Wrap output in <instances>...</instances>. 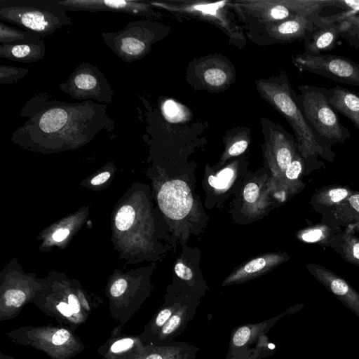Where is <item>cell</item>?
<instances>
[{
    "label": "cell",
    "mask_w": 359,
    "mask_h": 359,
    "mask_svg": "<svg viewBox=\"0 0 359 359\" xmlns=\"http://www.w3.org/2000/svg\"><path fill=\"white\" fill-rule=\"evenodd\" d=\"M20 116L27 120L13 133V138L18 140H87L103 130L114 128L106 104L91 100L63 102L48 93L36 94L27 100Z\"/></svg>",
    "instance_id": "1"
},
{
    "label": "cell",
    "mask_w": 359,
    "mask_h": 359,
    "mask_svg": "<svg viewBox=\"0 0 359 359\" xmlns=\"http://www.w3.org/2000/svg\"><path fill=\"white\" fill-rule=\"evenodd\" d=\"M260 96L275 108L289 123L296 136L298 150L304 158H314L318 154L331 156L320 144L315 133L305 118L286 74L256 81Z\"/></svg>",
    "instance_id": "2"
},
{
    "label": "cell",
    "mask_w": 359,
    "mask_h": 359,
    "mask_svg": "<svg viewBox=\"0 0 359 359\" xmlns=\"http://www.w3.org/2000/svg\"><path fill=\"white\" fill-rule=\"evenodd\" d=\"M0 20L43 37L73 23L57 0H0Z\"/></svg>",
    "instance_id": "3"
},
{
    "label": "cell",
    "mask_w": 359,
    "mask_h": 359,
    "mask_svg": "<svg viewBox=\"0 0 359 359\" xmlns=\"http://www.w3.org/2000/svg\"><path fill=\"white\" fill-rule=\"evenodd\" d=\"M298 104L315 133L320 145L330 154V147L336 143H343L350 137V133L343 126L337 112L329 102V90L312 85L298 86Z\"/></svg>",
    "instance_id": "4"
},
{
    "label": "cell",
    "mask_w": 359,
    "mask_h": 359,
    "mask_svg": "<svg viewBox=\"0 0 359 359\" xmlns=\"http://www.w3.org/2000/svg\"><path fill=\"white\" fill-rule=\"evenodd\" d=\"M6 335L14 343L42 351L50 359H72L85 349L75 332L61 325H25Z\"/></svg>",
    "instance_id": "5"
},
{
    "label": "cell",
    "mask_w": 359,
    "mask_h": 359,
    "mask_svg": "<svg viewBox=\"0 0 359 359\" xmlns=\"http://www.w3.org/2000/svg\"><path fill=\"white\" fill-rule=\"evenodd\" d=\"M167 27L149 19H141L127 23L118 32H102L106 46L123 62L130 63L144 58L152 45L163 39Z\"/></svg>",
    "instance_id": "6"
},
{
    "label": "cell",
    "mask_w": 359,
    "mask_h": 359,
    "mask_svg": "<svg viewBox=\"0 0 359 359\" xmlns=\"http://www.w3.org/2000/svg\"><path fill=\"white\" fill-rule=\"evenodd\" d=\"M153 8L165 10L181 17H189L211 23L221 29L232 43L241 46L245 38L241 28L233 20L229 8L230 0L210 2L207 1H147Z\"/></svg>",
    "instance_id": "7"
},
{
    "label": "cell",
    "mask_w": 359,
    "mask_h": 359,
    "mask_svg": "<svg viewBox=\"0 0 359 359\" xmlns=\"http://www.w3.org/2000/svg\"><path fill=\"white\" fill-rule=\"evenodd\" d=\"M303 306V304H298L269 320L235 327L231 331L226 359H262L273 355L275 347L270 344L267 332L280 318Z\"/></svg>",
    "instance_id": "8"
},
{
    "label": "cell",
    "mask_w": 359,
    "mask_h": 359,
    "mask_svg": "<svg viewBox=\"0 0 359 359\" xmlns=\"http://www.w3.org/2000/svg\"><path fill=\"white\" fill-rule=\"evenodd\" d=\"M62 92L78 100L93 99L106 104L112 102L114 93L107 78L97 66L82 62L65 82L59 84Z\"/></svg>",
    "instance_id": "9"
},
{
    "label": "cell",
    "mask_w": 359,
    "mask_h": 359,
    "mask_svg": "<svg viewBox=\"0 0 359 359\" xmlns=\"http://www.w3.org/2000/svg\"><path fill=\"white\" fill-rule=\"evenodd\" d=\"M292 61L300 70L321 75L341 83L359 86V64L348 58L304 51L293 56Z\"/></svg>",
    "instance_id": "10"
},
{
    "label": "cell",
    "mask_w": 359,
    "mask_h": 359,
    "mask_svg": "<svg viewBox=\"0 0 359 359\" xmlns=\"http://www.w3.org/2000/svg\"><path fill=\"white\" fill-rule=\"evenodd\" d=\"M265 132V156L273 175L284 174L296 154L297 140L280 125L269 121L263 123Z\"/></svg>",
    "instance_id": "11"
},
{
    "label": "cell",
    "mask_w": 359,
    "mask_h": 359,
    "mask_svg": "<svg viewBox=\"0 0 359 359\" xmlns=\"http://www.w3.org/2000/svg\"><path fill=\"white\" fill-rule=\"evenodd\" d=\"M67 11H111L148 18H159L162 14L154 10L147 0H57Z\"/></svg>",
    "instance_id": "12"
},
{
    "label": "cell",
    "mask_w": 359,
    "mask_h": 359,
    "mask_svg": "<svg viewBox=\"0 0 359 359\" xmlns=\"http://www.w3.org/2000/svg\"><path fill=\"white\" fill-rule=\"evenodd\" d=\"M230 6L243 20L250 18L263 25L294 15L281 0H236L230 1Z\"/></svg>",
    "instance_id": "13"
},
{
    "label": "cell",
    "mask_w": 359,
    "mask_h": 359,
    "mask_svg": "<svg viewBox=\"0 0 359 359\" xmlns=\"http://www.w3.org/2000/svg\"><path fill=\"white\" fill-rule=\"evenodd\" d=\"M351 16L340 22H328L320 15L316 17L313 29L304 37L305 51L318 54L334 48L339 36L349 29Z\"/></svg>",
    "instance_id": "14"
},
{
    "label": "cell",
    "mask_w": 359,
    "mask_h": 359,
    "mask_svg": "<svg viewBox=\"0 0 359 359\" xmlns=\"http://www.w3.org/2000/svg\"><path fill=\"white\" fill-rule=\"evenodd\" d=\"M162 212L172 219H181L188 215L193 205V196L189 186L182 180L165 182L158 194Z\"/></svg>",
    "instance_id": "15"
},
{
    "label": "cell",
    "mask_w": 359,
    "mask_h": 359,
    "mask_svg": "<svg viewBox=\"0 0 359 359\" xmlns=\"http://www.w3.org/2000/svg\"><path fill=\"white\" fill-rule=\"evenodd\" d=\"M199 297L187 294L174 313L148 344L168 345L174 342L194 319Z\"/></svg>",
    "instance_id": "16"
},
{
    "label": "cell",
    "mask_w": 359,
    "mask_h": 359,
    "mask_svg": "<svg viewBox=\"0 0 359 359\" xmlns=\"http://www.w3.org/2000/svg\"><path fill=\"white\" fill-rule=\"evenodd\" d=\"M194 74L205 88L217 91L232 83L234 72L226 60L214 56L200 60L194 66Z\"/></svg>",
    "instance_id": "17"
},
{
    "label": "cell",
    "mask_w": 359,
    "mask_h": 359,
    "mask_svg": "<svg viewBox=\"0 0 359 359\" xmlns=\"http://www.w3.org/2000/svg\"><path fill=\"white\" fill-rule=\"evenodd\" d=\"M123 326L118 325L109 338L97 348L101 359H135L144 348L140 336L122 334Z\"/></svg>",
    "instance_id": "18"
},
{
    "label": "cell",
    "mask_w": 359,
    "mask_h": 359,
    "mask_svg": "<svg viewBox=\"0 0 359 359\" xmlns=\"http://www.w3.org/2000/svg\"><path fill=\"white\" fill-rule=\"evenodd\" d=\"M311 274L359 318V293L342 278L316 264L307 266Z\"/></svg>",
    "instance_id": "19"
},
{
    "label": "cell",
    "mask_w": 359,
    "mask_h": 359,
    "mask_svg": "<svg viewBox=\"0 0 359 359\" xmlns=\"http://www.w3.org/2000/svg\"><path fill=\"white\" fill-rule=\"evenodd\" d=\"M315 18L294 15L289 19L264 25V33L276 43L304 39L307 32L313 29Z\"/></svg>",
    "instance_id": "20"
},
{
    "label": "cell",
    "mask_w": 359,
    "mask_h": 359,
    "mask_svg": "<svg viewBox=\"0 0 359 359\" xmlns=\"http://www.w3.org/2000/svg\"><path fill=\"white\" fill-rule=\"evenodd\" d=\"M284 259L281 255L268 253L257 257L231 273L222 283V286L241 283L269 271Z\"/></svg>",
    "instance_id": "21"
},
{
    "label": "cell",
    "mask_w": 359,
    "mask_h": 359,
    "mask_svg": "<svg viewBox=\"0 0 359 359\" xmlns=\"http://www.w3.org/2000/svg\"><path fill=\"white\" fill-rule=\"evenodd\" d=\"M199 348L183 341L168 345L146 344L135 359H195Z\"/></svg>",
    "instance_id": "22"
},
{
    "label": "cell",
    "mask_w": 359,
    "mask_h": 359,
    "mask_svg": "<svg viewBox=\"0 0 359 359\" xmlns=\"http://www.w3.org/2000/svg\"><path fill=\"white\" fill-rule=\"evenodd\" d=\"M45 55V39L35 43L0 44V57L13 61L36 62L43 60Z\"/></svg>",
    "instance_id": "23"
},
{
    "label": "cell",
    "mask_w": 359,
    "mask_h": 359,
    "mask_svg": "<svg viewBox=\"0 0 359 359\" xmlns=\"http://www.w3.org/2000/svg\"><path fill=\"white\" fill-rule=\"evenodd\" d=\"M328 90L331 106L349 118L359 130V95L339 86Z\"/></svg>",
    "instance_id": "24"
},
{
    "label": "cell",
    "mask_w": 359,
    "mask_h": 359,
    "mask_svg": "<svg viewBox=\"0 0 359 359\" xmlns=\"http://www.w3.org/2000/svg\"><path fill=\"white\" fill-rule=\"evenodd\" d=\"M187 294L173 295L165 298L164 304L156 312L139 335L144 344H148L152 338L170 319L175 310L182 304Z\"/></svg>",
    "instance_id": "25"
},
{
    "label": "cell",
    "mask_w": 359,
    "mask_h": 359,
    "mask_svg": "<svg viewBox=\"0 0 359 359\" xmlns=\"http://www.w3.org/2000/svg\"><path fill=\"white\" fill-rule=\"evenodd\" d=\"M294 15H300L310 18L319 15L323 9L327 6L344 8L345 1L339 0H281Z\"/></svg>",
    "instance_id": "26"
},
{
    "label": "cell",
    "mask_w": 359,
    "mask_h": 359,
    "mask_svg": "<svg viewBox=\"0 0 359 359\" xmlns=\"http://www.w3.org/2000/svg\"><path fill=\"white\" fill-rule=\"evenodd\" d=\"M45 39L40 34L0 22V44L35 43Z\"/></svg>",
    "instance_id": "27"
},
{
    "label": "cell",
    "mask_w": 359,
    "mask_h": 359,
    "mask_svg": "<svg viewBox=\"0 0 359 359\" xmlns=\"http://www.w3.org/2000/svg\"><path fill=\"white\" fill-rule=\"evenodd\" d=\"M236 133L231 135L228 141L225 152L222 156L223 159L232 156H236L243 154L249 144V135L248 130L244 128L235 130Z\"/></svg>",
    "instance_id": "28"
},
{
    "label": "cell",
    "mask_w": 359,
    "mask_h": 359,
    "mask_svg": "<svg viewBox=\"0 0 359 359\" xmlns=\"http://www.w3.org/2000/svg\"><path fill=\"white\" fill-rule=\"evenodd\" d=\"M349 195L350 191L346 188L333 187L316 194L313 198L316 204L329 206L341 202Z\"/></svg>",
    "instance_id": "29"
},
{
    "label": "cell",
    "mask_w": 359,
    "mask_h": 359,
    "mask_svg": "<svg viewBox=\"0 0 359 359\" xmlns=\"http://www.w3.org/2000/svg\"><path fill=\"white\" fill-rule=\"evenodd\" d=\"M339 249L341 256L347 262L359 266V240L351 236L346 235L342 238Z\"/></svg>",
    "instance_id": "30"
},
{
    "label": "cell",
    "mask_w": 359,
    "mask_h": 359,
    "mask_svg": "<svg viewBox=\"0 0 359 359\" xmlns=\"http://www.w3.org/2000/svg\"><path fill=\"white\" fill-rule=\"evenodd\" d=\"M28 73V69L1 65L0 83L2 85L15 83L23 79Z\"/></svg>",
    "instance_id": "31"
},
{
    "label": "cell",
    "mask_w": 359,
    "mask_h": 359,
    "mask_svg": "<svg viewBox=\"0 0 359 359\" xmlns=\"http://www.w3.org/2000/svg\"><path fill=\"white\" fill-rule=\"evenodd\" d=\"M162 111L165 118L170 122L187 119V112H184L183 106L172 100H168L163 104Z\"/></svg>",
    "instance_id": "32"
},
{
    "label": "cell",
    "mask_w": 359,
    "mask_h": 359,
    "mask_svg": "<svg viewBox=\"0 0 359 359\" xmlns=\"http://www.w3.org/2000/svg\"><path fill=\"white\" fill-rule=\"evenodd\" d=\"M135 210L130 205H123L118 211L115 224L119 231L128 230L133 224L135 219Z\"/></svg>",
    "instance_id": "33"
},
{
    "label": "cell",
    "mask_w": 359,
    "mask_h": 359,
    "mask_svg": "<svg viewBox=\"0 0 359 359\" xmlns=\"http://www.w3.org/2000/svg\"><path fill=\"white\" fill-rule=\"evenodd\" d=\"M234 171L231 168H225L215 176L210 175L208 178L210 185L217 189L226 188L233 179Z\"/></svg>",
    "instance_id": "34"
},
{
    "label": "cell",
    "mask_w": 359,
    "mask_h": 359,
    "mask_svg": "<svg viewBox=\"0 0 359 359\" xmlns=\"http://www.w3.org/2000/svg\"><path fill=\"white\" fill-rule=\"evenodd\" d=\"M300 154L298 151L283 174L287 180H296L302 171L303 160Z\"/></svg>",
    "instance_id": "35"
},
{
    "label": "cell",
    "mask_w": 359,
    "mask_h": 359,
    "mask_svg": "<svg viewBox=\"0 0 359 359\" xmlns=\"http://www.w3.org/2000/svg\"><path fill=\"white\" fill-rule=\"evenodd\" d=\"M325 227H314L304 231L300 238L306 243H319L325 240L327 236Z\"/></svg>",
    "instance_id": "36"
},
{
    "label": "cell",
    "mask_w": 359,
    "mask_h": 359,
    "mask_svg": "<svg viewBox=\"0 0 359 359\" xmlns=\"http://www.w3.org/2000/svg\"><path fill=\"white\" fill-rule=\"evenodd\" d=\"M260 196V189L255 182H250L244 187L243 196L248 205H254Z\"/></svg>",
    "instance_id": "37"
},
{
    "label": "cell",
    "mask_w": 359,
    "mask_h": 359,
    "mask_svg": "<svg viewBox=\"0 0 359 359\" xmlns=\"http://www.w3.org/2000/svg\"><path fill=\"white\" fill-rule=\"evenodd\" d=\"M175 272L180 278L187 282L192 280L194 277L192 270L182 262L175 264Z\"/></svg>",
    "instance_id": "38"
},
{
    "label": "cell",
    "mask_w": 359,
    "mask_h": 359,
    "mask_svg": "<svg viewBox=\"0 0 359 359\" xmlns=\"http://www.w3.org/2000/svg\"><path fill=\"white\" fill-rule=\"evenodd\" d=\"M348 20L351 23L349 29L344 34H348L359 39V16L353 14L348 18Z\"/></svg>",
    "instance_id": "39"
},
{
    "label": "cell",
    "mask_w": 359,
    "mask_h": 359,
    "mask_svg": "<svg viewBox=\"0 0 359 359\" xmlns=\"http://www.w3.org/2000/svg\"><path fill=\"white\" fill-rule=\"evenodd\" d=\"M110 177V173L109 172H103L97 176L94 177L90 183L93 185H99L104 182H105Z\"/></svg>",
    "instance_id": "40"
},
{
    "label": "cell",
    "mask_w": 359,
    "mask_h": 359,
    "mask_svg": "<svg viewBox=\"0 0 359 359\" xmlns=\"http://www.w3.org/2000/svg\"><path fill=\"white\" fill-rule=\"evenodd\" d=\"M69 233L67 229H60L53 234V238L57 242H60L65 240Z\"/></svg>",
    "instance_id": "41"
},
{
    "label": "cell",
    "mask_w": 359,
    "mask_h": 359,
    "mask_svg": "<svg viewBox=\"0 0 359 359\" xmlns=\"http://www.w3.org/2000/svg\"><path fill=\"white\" fill-rule=\"evenodd\" d=\"M349 205L359 213V194L351 195L348 198Z\"/></svg>",
    "instance_id": "42"
},
{
    "label": "cell",
    "mask_w": 359,
    "mask_h": 359,
    "mask_svg": "<svg viewBox=\"0 0 359 359\" xmlns=\"http://www.w3.org/2000/svg\"><path fill=\"white\" fill-rule=\"evenodd\" d=\"M0 359H15L13 357L0 352Z\"/></svg>",
    "instance_id": "43"
},
{
    "label": "cell",
    "mask_w": 359,
    "mask_h": 359,
    "mask_svg": "<svg viewBox=\"0 0 359 359\" xmlns=\"http://www.w3.org/2000/svg\"><path fill=\"white\" fill-rule=\"evenodd\" d=\"M359 227V226H358Z\"/></svg>",
    "instance_id": "44"
}]
</instances>
